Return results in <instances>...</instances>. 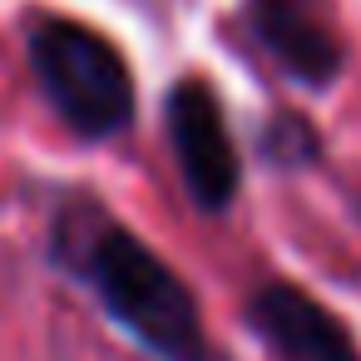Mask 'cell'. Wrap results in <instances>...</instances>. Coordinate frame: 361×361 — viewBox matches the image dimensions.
<instances>
[{
    "instance_id": "cell-1",
    "label": "cell",
    "mask_w": 361,
    "mask_h": 361,
    "mask_svg": "<svg viewBox=\"0 0 361 361\" xmlns=\"http://www.w3.org/2000/svg\"><path fill=\"white\" fill-rule=\"evenodd\" d=\"M85 272L99 292V302L114 312V322L149 346L159 361H208L203 322L193 292L124 228H99L90 243Z\"/></svg>"
},
{
    "instance_id": "cell-2",
    "label": "cell",
    "mask_w": 361,
    "mask_h": 361,
    "mask_svg": "<svg viewBox=\"0 0 361 361\" xmlns=\"http://www.w3.org/2000/svg\"><path fill=\"white\" fill-rule=\"evenodd\" d=\"M30 65L75 134L109 139L134 119V75L124 55L90 25L40 20L30 35Z\"/></svg>"
},
{
    "instance_id": "cell-3",
    "label": "cell",
    "mask_w": 361,
    "mask_h": 361,
    "mask_svg": "<svg viewBox=\"0 0 361 361\" xmlns=\"http://www.w3.org/2000/svg\"><path fill=\"white\" fill-rule=\"evenodd\" d=\"M169 139L183 169V183L203 213H223L238 198V149L223 124V104L203 80H183L169 94Z\"/></svg>"
},
{
    "instance_id": "cell-4",
    "label": "cell",
    "mask_w": 361,
    "mask_h": 361,
    "mask_svg": "<svg viewBox=\"0 0 361 361\" xmlns=\"http://www.w3.org/2000/svg\"><path fill=\"white\" fill-rule=\"evenodd\" d=\"M247 322L282 361H361L356 336L341 326V317L292 282L257 287L247 302Z\"/></svg>"
},
{
    "instance_id": "cell-5",
    "label": "cell",
    "mask_w": 361,
    "mask_h": 361,
    "mask_svg": "<svg viewBox=\"0 0 361 361\" xmlns=\"http://www.w3.org/2000/svg\"><path fill=\"white\" fill-rule=\"evenodd\" d=\"M257 45L307 90H326L341 75V35L317 0H247Z\"/></svg>"
},
{
    "instance_id": "cell-6",
    "label": "cell",
    "mask_w": 361,
    "mask_h": 361,
    "mask_svg": "<svg viewBox=\"0 0 361 361\" xmlns=\"http://www.w3.org/2000/svg\"><path fill=\"white\" fill-rule=\"evenodd\" d=\"M317 149H322V144H317L312 124L297 119V114H277V119L267 124V134H262V154H267L272 164H282V169H302V164H312Z\"/></svg>"
}]
</instances>
